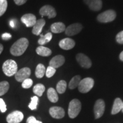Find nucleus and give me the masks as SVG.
I'll list each match as a JSON object with an SVG mask.
<instances>
[{"label": "nucleus", "mask_w": 123, "mask_h": 123, "mask_svg": "<svg viewBox=\"0 0 123 123\" xmlns=\"http://www.w3.org/2000/svg\"><path fill=\"white\" fill-rule=\"evenodd\" d=\"M29 46V41L26 38H20L14 43L10 48V53L14 56L22 55Z\"/></svg>", "instance_id": "obj_1"}, {"label": "nucleus", "mask_w": 123, "mask_h": 123, "mask_svg": "<svg viewBox=\"0 0 123 123\" xmlns=\"http://www.w3.org/2000/svg\"><path fill=\"white\" fill-rule=\"evenodd\" d=\"M2 70L4 73L7 76L15 75L18 71V66L14 61L12 59L7 60L2 65Z\"/></svg>", "instance_id": "obj_2"}, {"label": "nucleus", "mask_w": 123, "mask_h": 123, "mask_svg": "<svg viewBox=\"0 0 123 123\" xmlns=\"http://www.w3.org/2000/svg\"><path fill=\"white\" fill-rule=\"evenodd\" d=\"M81 104L78 99L72 100L69 104L68 109V116L71 119H74L79 115L81 111Z\"/></svg>", "instance_id": "obj_3"}, {"label": "nucleus", "mask_w": 123, "mask_h": 123, "mask_svg": "<svg viewBox=\"0 0 123 123\" xmlns=\"http://www.w3.org/2000/svg\"><path fill=\"white\" fill-rule=\"evenodd\" d=\"M94 80L91 78H86L81 80L78 86V90L81 93H87L93 88Z\"/></svg>", "instance_id": "obj_4"}, {"label": "nucleus", "mask_w": 123, "mask_h": 123, "mask_svg": "<svg viewBox=\"0 0 123 123\" xmlns=\"http://www.w3.org/2000/svg\"><path fill=\"white\" fill-rule=\"evenodd\" d=\"M116 17V13L113 10H108L98 15L97 19L100 22L108 23L113 21Z\"/></svg>", "instance_id": "obj_5"}, {"label": "nucleus", "mask_w": 123, "mask_h": 123, "mask_svg": "<svg viewBox=\"0 0 123 123\" xmlns=\"http://www.w3.org/2000/svg\"><path fill=\"white\" fill-rule=\"evenodd\" d=\"M105 102L103 100L98 99L95 102L94 105V113L95 117L96 119H99L104 114L105 111Z\"/></svg>", "instance_id": "obj_6"}, {"label": "nucleus", "mask_w": 123, "mask_h": 123, "mask_svg": "<svg viewBox=\"0 0 123 123\" xmlns=\"http://www.w3.org/2000/svg\"><path fill=\"white\" fill-rule=\"evenodd\" d=\"M24 117V114L22 112L15 111L7 115L6 121L8 123H19L23 120Z\"/></svg>", "instance_id": "obj_7"}, {"label": "nucleus", "mask_w": 123, "mask_h": 123, "mask_svg": "<svg viewBox=\"0 0 123 123\" xmlns=\"http://www.w3.org/2000/svg\"><path fill=\"white\" fill-rule=\"evenodd\" d=\"M76 61L81 67L85 68H90L92 66V62L90 58L82 53H79L77 54Z\"/></svg>", "instance_id": "obj_8"}, {"label": "nucleus", "mask_w": 123, "mask_h": 123, "mask_svg": "<svg viewBox=\"0 0 123 123\" xmlns=\"http://www.w3.org/2000/svg\"><path fill=\"white\" fill-rule=\"evenodd\" d=\"M31 75V70L28 67H24L18 71L15 74V78L18 82H22L29 78Z\"/></svg>", "instance_id": "obj_9"}, {"label": "nucleus", "mask_w": 123, "mask_h": 123, "mask_svg": "<svg viewBox=\"0 0 123 123\" xmlns=\"http://www.w3.org/2000/svg\"><path fill=\"white\" fill-rule=\"evenodd\" d=\"M39 14L42 16H47L49 18H54L56 15L55 9L50 5H45L41 7L39 10Z\"/></svg>", "instance_id": "obj_10"}, {"label": "nucleus", "mask_w": 123, "mask_h": 123, "mask_svg": "<svg viewBox=\"0 0 123 123\" xmlns=\"http://www.w3.org/2000/svg\"><path fill=\"white\" fill-rule=\"evenodd\" d=\"M83 29V26L79 23H76L68 26L66 28L65 33L68 36H73L78 34Z\"/></svg>", "instance_id": "obj_11"}, {"label": "nucleus", "mask_w": 123, "mask_h": 123, "mask_svg": "<svg viewBox=\"0 0 123 123\" xmlns=\"http://www.w3.org/2000/svg\"><path fill=\"white\" fill-rule=\"evenodd\" d=\"M49 113L52 117L57 119H62L65 115V112L63 108L56 106L51 107L49 110Z\"/></svg>", "instance_id": "obj_12"}, {"label": "nucleus", "mask_w": 123, "mask_h": 123, "mask_svg": "<svg viewBox=\"0 0 123 123\" xmlns=\"http://www.w3.org/2000/svg\"><path fill=\"white\" fill-rule=\"evenodd\" d=\"M21 21L27 27L34 26L37 21L36 17L33 14H26L21 17Z\"/></svg>", "instance_id": "obj_13"}, {"label": "nucleus", "mask_w": 123, "mask_h": 123, "mask_svg": "<svg viewBox=\"0 0 123 123\" xmlns=\"http://www.w3.org/2000/svg\"><path fill=\"white\" fill-rule=\"evenodd\" d=\"M64 62H65V58L64 56L63 55H58L51 59L49 62V66L56 69L62 66Z\"/></svg>", "instance_id": "obj_14"}, {"label": "nucleus", "mask_w": 123, "mask_h": 123, "mask_svg": "<svg viewBox=\"0 0 123 123\" xmlns=\"http://www.w3.org/2000/svg\"><path fill=\"white\" fill-rule=\"evenodd\" d=\"M75 42L73 39L69 38H64L59 42V46L61 49L65 50H71L74 47Z\"/></svg>", "instance_id": "obj_15"}, {"label": "nucleus", "mask_w": 123, "mask_h": 123, "mask_svg": "<svg viewBox=\"0 0 123 123\" xmlns=\"http://www.w3.org/2000/svg\"><path fill=\"white\" fill-rule=\"evenodd\" d=\"M84 2L93 11H99L102 7L101 0H84Z\"/></svg>", "instance_id": "obj_16"}, {"label": "nucleus", "mask_w": 123, "mask_h": 123, "mask_svg": "<svg viewBox=\"0 0 123 123\" xmlns=\"http://www.w3.org/2000/svg\"><path fill=\"white\" fill-rule=\"evenodd\" d=\"M46 24V21L44 19H39L37 20L35 22L34 25L33 30H32V33L34 35H39L41 34L42 32L43 27Z\"/></svg>", "instance_id": "obj_17"}, {"label": "nucleus", "mask_w": 123, "mask_h": 123, "mask_svg": "<svg viewBox=\"0 0 123 123\" xmlns=\"http://www.w3.org/2000/svg\"><path fill=\"white\" fill-rule=\"evenodd\" d=\"M66 26L62 22H55L51 26V30L54 33H61L65 31Z\"/></svg>", "instance_id": "obj_18"}, {"label": "nucleus", "mask_w": 123, "mask_h": 123, "mask_svg": "<svg viewBox=\"0 0 123 123\" xmlns=\"http://www.w3.org/2000/svg\"><path fill=\"white\" fill-rule=\"evenodd\" d=\"M123 103V101L120 98H116L115 100L111 112L112 115H116L121 111L122 110Z\"/></svg>", "instance_id": "obj_19"}, {"label": "nucleus", "mask_w": 123, "mask_h": 123, "mask_svg": "<svg viewBox=\"0 0 123 123\" xmlns=\"http://www.w3.org/2000/svg\"><path fill=\"white\" fill-rule=\"evenodd\" d=\"M47 98L52 103H56L58 101L59 98L57 92L53 88H50L47 90Z\"/></svg>", "instance_id": "obj_20"}, {"label": "nucleus", "mask_w": 123, "mask_h": 123, "mask_svg": "<svg viewBox=\"0 0 123 123\" xmlns=\"http://www.w3.org/2000/svg\"><path fill=\"white\" fill-rule=\"evenodd\" d=\"M36 53L40 56H49L51 55L52 51L50 49L44 47L43 46H41L37 48Z\"/></svg>", "instance_id": "obj_21"}, {"label": "nucleus", "mask_w": 123, "mask_h": 123, "mask_svg": "<svg viewBox=\"0 0 123 123\" xmlns=\"http://www.w3.org/2000/svg\"><path fill=\"white\" fill-rule=\"evenodd\" d=\"M41 37L38 40V43L41 44V46L44 45L47 43H49L51 40L52 38H53V35L51 33H47L45 35L40 34Z\"/></svg>", "instance_id": "obj_22"}, {"label": "nucleus", "mask_w": 123, "mask_h": 123, "mask_svg": "<svg viewBox=\"0 0 123 123\" xmlns=\"http://www.w3.org/2000/svg\"><path fill=\"white\" fill-rule=\"evenodd\" d=\"M46 73V68L43 64H38L35 70V76L38 78H42Z\"/></svg>", "instance_id": "obj_23"}, {"label": "nucleus", "mask_w": 123, "mask_h": 123, "mask_svg": "<svg viewBox=\"0 0 123 123\" xmlns=\"http://www.w3.org/2000/svg\"><path fill=\"white\" fill-rule=\"evenodd\" d=\"M81 80V77L79 75H76L72 78L68 84L69 88L73 90L78 87L80 81Z\"/></svg>", "instance_id": "obj_24"}, {"label": "nucleus", "mask_w": 123, "mask_h": 123, "mask_svg": "<svg viewBox=\"0 0 123 123\" xmlns=\"http://www.w3.org/2000/svg\"><path fill=\"white\" fill-rule=\"evenodd\" d=\"M45 91V87L42 84H37L33 87V92L38 96H42Z\"/></svg>", "instance_id": "obj_25"}, {"label": "nucleus", "mask_w": 123, "mask_h": 123, "mask_svg": "<svg viewBox=\"0 0 123 123\" xmlns=\"http://www.w3.org/2000/svg\"><path fill=\"white\" fill-rule=\"evenodd\" d=\"M67 88V83L64 80H61L57 83L56 85V91L59 93H63L66 91Z\"/></svg>", "instance_id": "obj_26"}, {"label": "nucleus", "mask_w": 123, "mask_h": 123, "mask_svg": "<svg viewBox=\"0 0 123 123\" xmlns=\"http://www.w3.org/2000/svg\"><path fill=\"white\" fill-rule=\"evenodd\" d=\"M9 89V83L6 81L0 82V96L5 94Z\"/></svg>", "instance_id": "obj_27"}, {"label": "nucleus", "mask_w": 123, "mask_h": 123, "mask_svg": "<svg viewBox=\"0 0 123 123\" xmlns=\"http://www.w3.org/2000/svg\"><path fill=\"white\" fill-rule=\"evenodd\" d=\"M38 101H39V99H38L37 96H35L32 97V98H31V102L29 105V108L31 110H34L35 109H37V105L38 103Z\"/></svg>", "instance_id": "obj_28"}, {"label": "nucleus", "mask_w": 123, "mask_h": 123, "mask_svg": "<svg viewBox=\"0 0 123 123\" xmlns=\"http://www.w3.org/2000/svg\"><path fill=\"white\" fill-rule=\"evenodd\" d=\"M7 7V0H0V17L6 11Z\"/></svg>", "instance_id": "obj_29"}, {"label": "nucleus", "mask_w": 123, "mask_h": 123, "mask_svg": "<svg viewBox=\"0 0 123 123\" xmlns=\"http://www.w3.org/2000/svg\"><path fill=\"white\" fill-rule=\"evenodd\" d=\"M55 73H56V69L51 67V66H49L47 67V70H46V76L49 78H51L55 74Z\"/></svg>", "instance_id": "obj_30"}, {"label": "nucleus", "mask_w": 123, "mask_h": 123, "mask_svg": "<svg viewBox=\"0 0 123 123\" xmlns=\"http://www.w3.org/2000/svg\"><path fill=\"white\" fill-rule=\"evenodd\" d=\"M33 84V81L32 79H30V78H27V79H25L24 81H22V87L24 88L27 89L30 88Z\"/></svg>", "instance_id": "obj_31"}, {"label": "nucleus", "mask_w": 123, "mask_h": 123, "mask_svg": "<svg viewBox=\"0 0 123 123\" xmlns=\"http://www.w3.org/2000/svg\"><path fill=\"white\" fill-rule=\"evenodd\" d=\"M116 42L119 44H123V31L120 32L116 37Z\"/></svg>", "instance_id": "obj_32"}, {"label": "nucleus", "mask_w": 123, "mask_h": 123, "mask_svg": "<svg viewBox=\"0 0 123 123\" xmlns=\"http://www.w3.org/2000/svg\"><path fill=\"white\" fill-rule=\"evenodd\" d=\"M0 111L2 113H4L6 111V105L4 100L0 98Z\"/></svg>", "instance_id": "obj_33"}, {"label": "nucleus", "mask_w": 123, "mask_h": 123, "mask_svg": "<svg viewBox=\"0 0 123 123\" xmlns=\"http://www.w3.org/2000/svg\"><path fill=\"white\" fill-rule=\"evenodd\" d=\"M26 123H42V121H38L34 116H30L27 118Z\"/></svg>", "instance_id": "obj_34"}, {"label": "nucleus", "mask_w": 123, "mask_h": 123, "mask_svg": "<svg viewBox=\"0 0 123 123\" xmlns=\"http://www.w3.org/2000/svg\"><path fill=\"white\" fill-rule=\"evenodd\" d=\"M12 38V35L10 34L5 33L2 35V38L4 40H8Z\"/></svg>", "instance_id": "obj_35"}, {"label": "nucleus", "mask_w": 123, "mask_h": 123, "mask_svg": "<svg viewBox=\"0 0 123 123\" xmlns=\"http://www.w3.org/2000/svg\"><path fill=\"white\" fill-rule=\"evenodd\" d=\"M27 0H14L15 4L17 5H22L25 4Z\"/></svg>", "instance_id": "obj_36"}, {"label": "nucleus", "mask_w": 123, "mask_h": 123, "mask_svg": "<svg viewBox=\"0 0 123 123\" xmlns=\"http://www.w3.org/2000/svg\"><path fill=\"white\" fill-rule=\"evenodd\" d=\"M10 25L12 28H14V27H15V24H14V21H10Z\"/></svg>", "instance_id": "obj_37"}, {"label": "nucleus", "mask_w": 123, "mask_h": 123, "mask_svg": "<svg viewBox=\"0 0 123 123\" xmlns=\"http://www.w3.org/2000/svg\"><path fill=\"white\" fill-rule=\"evenodd\" d=\"M119 58H120V59L121 61L123 62V51L120 53V54Z\"/></svg>", "instance_id": "obj_38"}, {"label": "nucleus", "mask_w": 123, "mask_h": 123, "mask_svg": "<svg viewBox=\"0 0 123 123\" xmlns=\"http://www.w3.org/2000/svg\"><path fill=\"white\" fill-rule=\"evenodd\" d=\"M3 50H4V46H3L2 44L0 43V54L2 53Z\"/></svg>", "instance_id": "obj_39"}, {"label": "nucleus", "mask_w": 123, "mask_h": 123, "mask_svg": "<svg viewBox=\"0 0 123 123\" xmlns=\"http://www.w3.org/2000/svg\"><path fill=\"white\" fill-rule=\"evenodd\" d=\"M121 111H122L123 113V107H122V110H121Z\"/></svg>", "instance_id": "obj_40"}]
</instances>
